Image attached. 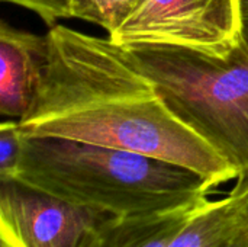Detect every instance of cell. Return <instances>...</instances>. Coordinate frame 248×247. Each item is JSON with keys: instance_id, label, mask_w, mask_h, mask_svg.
<instances>
[{"instance_id": "obj_1", "label": "cell", "mask_w": 248, "mask_h": 247, "mask_svg": "<svg viewBox=\"0 0 248 247\" xmlns=\"http://www.w3.org/2000/svg\"><path fill=\"white\" fill-rule=\"evenodd\" d=\"M48 63L25 137H55L119 148L187 167L214 188L237 179L232 166L167 106L157 86L109 38L64 25L46 32Z\"/></svg>"}, {"instance_id": "obj_2", "label": "cell", "mask_w": 248, "mask_h": 247, "mask_svg": "<svg viewBox=\"0 0 248 247\" xmlns=\"http://www.w3.org/2000/svg\"><path fill=\"white\" fill-rule=\"evenodd\" d=\"M15 178L110 215L196 208L214 189L202 175L170 162L55 137L22 135Z\"/></svg>"}, {"instance_id": "obj_3", "label": "cell", "mask_w": 248, "mask_h": 247, "mask_svg": "<svg viewBox=\"0 0 248 247\" xmlns=\"http://www.w3.org/2000/svg\"><path fill=\"white\" fill-rule=\"evenodd\" d=\"M158 89L170 111L248 183V41L225 54L174 45H119Z\"/></svg>"}, {"instance_id": "obj_4", "label": "cell", "mask_w": 248, "mask_h": 247, "mask_svg": "<svg viewBox=\"0 0 248 247\" xmlns=\"http://www.w3.org/2000/svg\"><path fill=\"white\" fill-rule=\"evenodd\" d=\"M240 36V0H140L109 39L225 54Z\"/></svg>"}, {"instance_id": "obj_5", "label": "cell", "mask_w": 248, "mask_h": 247, "mask_svg": "<svg viewBox=\"0 0 248 247\" xmlns=\"http://www.w3.org/2000/svg\"><path fill=\"white\" fill-rule=\"evenodd\" d=\"M110 214L80 207L25 183L0 179V237L4 247H80Z\"/></svg>"}, {"instance_id": "obj_6", "label": "cell", "mask_w": 248, "mask_h": 247, "mask_svg": "<svg viewBox=\"0 0 248 247\" xmlns=\"http://www.w3.org/2000/svg\"><path fill=\"white\" fill-rule=\"evenodd\" d=\"M48 63V36L0 23V114L19 121L32 106Z\"/></svg>"}, {"instance_id": "obj_7", "label": "cell", "mask_w": 248, "mask_h": 247, "mask_svg": "<svg viewBox=\"0 0 248 247\" xmlns=\"http://www.w3.org/2000/svg\"><path fill=\"white\" fill-rule=\"evenodd\" d=\"M196 208L142 215H108L80 247H170Z\"/></svg>"}, {"instance_id": "obj_8", "label": "cell", "mask_w": 248, "mask_h": 247, "mask_svg": "<svg viewBox=\"0 0 248 247\" xmlns=\"http://www.w3.org/2000/svg\"><path fill=\"white\" fill-rule=\"evenodd\" d=\"M170 247H248V227L230 195L208 199L193 211Z\"/></svg>"}, {"instance_id": "obj_9", "label": "cell", "mask_w": 248, "mask_h": 247, "mask_svg": "<svg viewBox=\"0 0 248 247\" xmlns=\"http://www.w3.org/2000/svg\"><path fill=\"white\" fill-rule=\"evenodd\" d=\"M140 0H73L71 19H81L112 35L134 12Z\"/></svg>"}, {"instance_id": "obj_10", "label": "cell", "mask_w": 248, "mask_h": 247, "mask_svg": "<svg viewBox=\"0 0 248 247\" xmlns=\"http://www.w3.org/2000/svg\"><path fill=\"white\" fill-rule=\"evenodd\" d=\"M22 151V134L16 119H3L0 124V179L16 176Z\"/></svg>"}, {"instance_id": "obj_11", "label": "cell", "mask_w": 248, "mask_h": 247, "mask_svg": "<svg viewBox=\"0 0 248 247\" xmlns=\"http://www.w3.org/2000/svg\"><path fill=\"white\" fill-rule=\"evenodd\" d=\"M36 13L49 28L61 19H71L73 0H1Z\"/></svg>"}, {"instance_id": "obj_12", "label": "cell", "mask_w": 248, "mask_h": 247, "mask_svg": "<svg viewBox=\"0 0 248 247\" xmlns=\"http://www.w3.org/2000/svg\"><path fill=\"white\" fill-rule=\"evenodd\" d=\"M228 195L232 198L241 220L248 227V183L243 186H234Z\"/></svg>"}, {"instance_id": "obj_13", "label": "cell", "mask_w": 248, "mask_h": 247, "mask_svg": "<svg viewBox=\"0 0 248 247\" xmlns=\"http://www.w3.org/2000/svg\"><path fill=\"white\" fill-rule=\"evenodd\" d=\"M240 20L241 35L248 41V0H240Z\"/></svg>"}, {"instance_id": "obj_14", "label": "cell", "mask_w": 248, "mask_h": 247, "mask_svg": "<svg viewBox=\"0 0 248 247\" xmlns=\"http://www.w3.org/2000/svg\"><path fill=\"white\" fill-rule=\"evenodd\" d=\"M1 247H4V246H1Z\"/></svg>"}]
</instances>
